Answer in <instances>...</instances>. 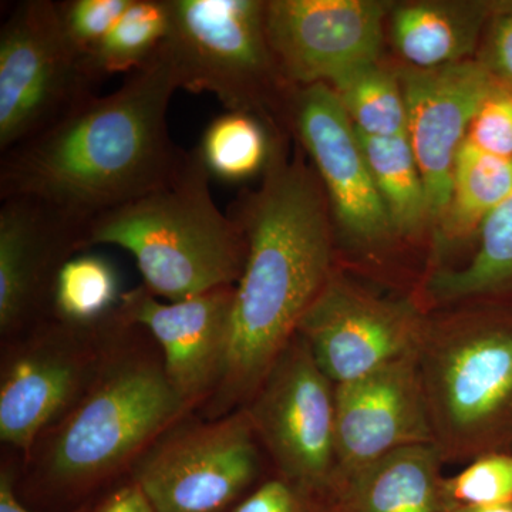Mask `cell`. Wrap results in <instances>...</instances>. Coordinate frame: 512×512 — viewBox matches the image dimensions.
I'll use <instances>...</instances> for the list:
<instances>
[{"label": "cell", "instance_id": "cell-1", "mask_svg": "<svg viewBox=\"0 0 512 512\" xmlns=\"http://www.w3.org/2000/svg\"><path fill=\"white\" fill-rule=\"evenodd\" d=\"M247 239L235 286L227 367L198 412L217 419L252 399L336 268L335 228L318 174L276 146L264 181L228 210Z\"/></svg>", "mask_w": 512, "mask_h": 512}, {"label": "cell", "instance_id": "cell-2", "mask_svg": "<svg viewBox=\"0 0 512 512\" xmlns=\"http://www.w3.org/2000/svg\"><path fill=\"white\" fill-rule=\"evenodd\" d=\"M177 90L164 42L119 89L87 97L55 126L0 154V200L40 198L92 224L170 183L188 157L168 128Z\"/></svg>", "mask_w": 512, "mask_h": 512}, {"label": "cell", "instance_id": "cell-3", "mask_svg": "<svg viewBox=\"0 0 512 512\" xmlns=\"http://www.w3.org/2000/svg\"><path fill=\"white\" fill-rule=\"evenodd\" d=\"M191 416L153 336L130 322L83 396L16 464V493L37 512H73L130 477L140 458Z\"/></svg>", "mask_w": 512, "mask_h": 512}, {"label": "cell", "instance_id": "cell-4", "mask_svg": "<svg viewBox=\"0 0 512 512\" xmlns=\"http://www.w3.org/2000/svg\"><path fill=\"white\" fill-rule=\"evenodd\" d=\"M416 355L444 464L512 451V302L430 311Z\"/></svg>", "mask_w": 512, "mask_h": 512}, {"label": "cell", "instance_id": "cell-5", "mask_svg": "<svg viewBox=\"0 0 512 512\" xmlns=\"http://www.w3.org/2000/svg\"><path fill=\"white\" fill-rule=\"evenodd\" d=\"M211 180L192 148L170 183L96 218L87 245L126 249L136 259L144 288L167 302L237 286L247 239L215 204Z\"/></svg>", "mask_w": 512, "mask_h": 512}, {"label": "cell", "instance_id": "cell-6", "mask_svg": "<svg viewBox=\"0 0 512 512\" xmlns=\"http://www.w3.org/2000/svg\"><path fill=\"white\" fill-rule=\"evenodd\" d=\"M131 320L121 306L99 322L52 318L2 340L0 441L22 458L92 386Z\"/></svg>", "mask_w": 512, "mask_h": 512}, {"label": "cell", "instance_id": "cell-7", "mask_svg": "<svg viewBox=\"0 0 512 512\" xmlns=\"http://www.w3.org/2000/svg\"><path fill=\"white\" fill-rule=\"evenodd\" d=\"M165 46L178 90L211 93L227 111L265 121L286 82L269 46L261 0H167ZM295 89V87H293Z\"/></svg>", "mask_w": 512, "mask_h": 512}, {"label": "cell", "instance_id": "cell-8", "mask_svg": "<svg viewBox=\"0 0 512 512\" xmlns=\"http://www.w3.org/2000/svg\"><path fill=\"white\" fill-rule=\"evenodd\" d=\"M245 407L174 424L140 458L130 477L157 512H229L269 473Z\"/></svg>", "mask_w": 512, "mask_h": 512}, {"label": "cell", "instance_id": "cell-9", "mask_svg": "<svg viewBox=\"0 0 512 512\" xmlns=\"http://www.w3.org/2000/svg\"><path fill=\"white\" fill-rule=\"evenodd\" d=\"M52 0L16 3L0 28V154L39 136L97 86Z\"/></svg>", "mask_w": 512, "mask_h": 512}, {"label": "cell", "instance_id": "cell-10", "mask_svg": "<svg viewBox=\"0 0 512 512\" xmlns=\"http://www.w3.org/2000/svg\"><path fill=\"white\" fill-rule=\"evenodd\" d=\"M244 407L272 473L333 493L336 384L298 333Z\"/></svg>", "mask_w": 512, "mask_h": 512}, {"label": "cell", "instance_id": "cell-11", "mask_svg": "<svg viewBox=\"0 0 512 512\" xmlns=\"http://www.w3.org/2000/svg\"><path fill=\"white\" fill-rule=\"evenodd\" d=\"M427 315L416 296L377 295L336 266L296 333L322 372L342 384L416 352Z\"/></svg>", "mask_w": 512, "mask_h": 512}, {"label": "cell", "instance_id": "cell-12", "mask_svg": "<svg viewBox=\"0 0 512 512\" xmlns=\"http://www.w3.org/2000/svg\"><path fill=\"white\" fill-rule=\"evenodd\" d=\"M293 131L315 165L340 235L357 251L375 255L396 237L377 192L359 137L328 84L293 90L288 109Z\"/></svg>", "mask_w": 512, "mask_h": 512}, {"label": "cell", "instance_id": "cell-13", "mask_svg": "<svg viewBox=\"0 0 512 512\" xmlns=\"http://www.w3.org/2000/svg\"><path fill=\"white\" fill-rule=\"evenodd\" d=\"M377 0H269L265 30L276 63L292 87L332 84L379 59L383 20Z\"/></svg>", "mask_w": 512, "mask_h": 512}, {"label": "cell", "instance_id": "cell-14", "mask_svg": "<svg viewBox=\"0 0 512 512\" xmlns=\"http://www.w3.org/2000/svg\"><path fill=\"white\" fill-rule=\"evenodd\" d=\"M0 339L52 318L57 275L89 248V222L28 195L0 200Z\"/></svg>", "mask_w": 512, "mask_h": 512}, {"label": "cell", "instance_id": "cell-15", "mask_svg": "<svg viewBox=\"0 0 512 512\" xmlns=\"http://www.w3.org/2000/svg\"><path fill=\"white\" fill-rule=\"evenodd\" d=\"M235 286L180 302H163L143 285L123 293L127 318L143 326L163 353L168 380L185 410L197 414L220 386L231 343Z\"/></svg>", "mask_w": 512, "mask_h": 512}, {"label": "cell", "instance_id": "cell-16", "mask_svg": "<svg viewBox=\"0 0 512 512\" xmlns=\"http://www.w3.org/2000/svg\"><path fill=\"white\" fill-rule=\"evenodd\" d=\"M406 101L407 138L419 164L431 220L450 204L458 148L497 82L478 60L436 69L404 67L397 73Z\"/></svg>", "mask_w": 512, "mask_h": 512}, {"label": "cell", "instance_id": "cell-17", "mask_svg": "<svg viewBox=\"0 0 512 512\" xmlns=\"http://www.w3.org/2000/svg\"><path fill=\"white\" fill-rule=\"evenodd\" d=\"M416 352L336 384V480L400 448L434 444Z\"/></svg>", "mask_w": 512, "mask_h": 512}, {"label": "cell", "instance_id": "cell-18", "mask_svg": "<svg viewBox=\"0 0 512 512\" xmlns=\"http://www.w3.org/2000/svg\"><path fill=\"white\" fill-rule=\"evenodd\" d=\"M444 466L434 444L400 448L338 478L333 494L346 512H450Z\"/></svg>", "mask_w": 512, "mask_h": 512}, {"label": "cell", "instance_id": "cell-19", "mask_svg": "<svg viewBox=\"0 0 512 512\" xmlns=\"http://www.w3.org/2000/svg\"><path fill=\"white\" fill-rule=\"evenodd\" d=\"M504 2H413L397 6L392 37L410 67L466 62Z\"/></svg>", "mask_w": 512, "mask_h": 512}, {"label": "cell", "instance_id": "cell-20", "mask_svg": "<svg viewBox=\"0 0 512 512\" xmlns=\"http://www.w3.org/2000/svg\"><path fill=\"white\" fill-rule=\"evenodd\" d=\"M417 298L427 312L468 302H512V191L481 224L470 261L431 274Z\"/></svg>", "mask_w": 512, "mask_h": 512}, {"label": "cell", "instance_id": "cell-21", "mask_svg": "<svg viewBox=\"0 0 512 512\" xmlns=\"http://www.w3.org/2000/svg\"><path fill=\"white\" fill-rule=\"evenodd\" d=\"M512 191V160L485 153L470 141L458 148L450 204L437 234V254L480 231L485 218Z\"/></svg>", "mask_w": 512, "mask_h": 512}, {"label": "cell", "instance_id": "cell-22", "mask_svg": "<svg viewBox=\"0 0 512 512\" xmlns=\"http://www.w3.org/2000/svg\"><path fill=\"white\" fill-rule=\"evenodd\" d=\"M356 133L394 234L396 237L419 234L431 220L429 198L407 134L370 137Z\"/></svg>", "mask_w": 512, "mask_h": 512}, {"label": "cell", "instance_id": "cell-23", "mask_svg": "<svg viewBox=\"0 0 512 512\" xmlns=\"http://www.w3.org/2000/svg\"><path fill=\"white\" fill-rule=\"evenodd\" d=\"M195 148L211 178L241 184L266 173L276 144L264 120L244 111H225L208 124Z\"/></svg>", "mask_w": 512, "mask_h": 512}, {"label": "cell", "instance_id": "cell-24", "mask_svg": "<svg viewBox=\"0 0 512 512\" xmlns=\"http://www.w3.org/2000/svg\"><path fill=\"white\" fill-rule=\"evenodd\" d=\"M170 33L167 0H131L109 35L86 64L97 83L114 74L136 72L163 46Z\"/></svg>", "mask_w": 512, "mask_h": 512}, {"label": "cell", "instance_id": "cell-25", "mask_svg": "<svg viewBox=\"0 0 512 512\" xmlns=\"http://www.w3.org/2000/svg\"><path fill=\"white\" fill-rule=\"evenodd\" d=\"M328 86L360 134L396 137L407 133L406 101L397 73L370 63L350 70Z\"/></svg>", "mask_w": 512, "mask_h": 512}, {"label": "cell", "instance_id": "cell-26", "mask_svg": "<svg viewBox=\"0 0 512 512\" xmlns=\"http://www.w3.org/2000/svg\"><path fill=\"white\" fill-rule=\"evenodd\" d=\"M119 274L99 255L73 256L57 275L52 315L64 322H99L120 306Z\"/></svg>", "mask_w": 512, "mask_h": 512}, {"label": "cell", "instance_id": "cell-27", "mask_svg": "<svg viewBox=\"0 0 512 512\" xmlns=\"http://www.w3.org/2000/svg\"><path fill=\"white\" fill-rule=\"evenodd\" d=\"M444 491L448 503L458 507L512 503V451L476 458L456 476L446 477Z\"/></svg>", "mask_w": 512, "mask_h": 512}, {"label": "cell", "instance_id": "cell-28", "mask_svg": "<svg viewBox=\"0 0 512 512\" xmlns=\"http://www.w3.org/2000/svg\"><path fill=\"white\" fill-rule=\"evenodd\" d=\"M229 512H346L332 491L269 473Z\"/></svg>", "mask_w": 512, "mask_h": 512}, {"label": "cell", "instance_id": "cell-29", "mask_svg": "<svg viewBox=\"0 0 512 512\" xmlns=\"http://www.w3.org/2000/svg\"><path fill=\"white\" fill-rule=\"evenodd\" d=\"M131 0H66L57 2L60 22L74 49L87 59L109 35Z\"/></svg>", "mask_w": 512, "mask_h": 512}, {"label": "cell", "instance_id": "cell-30", "mask_svg": "<svg viewBox=\"0 0 512 512\" xmlns=\"http://www.w3.org/2000/svg\"><path fill=\"white\" fill-rule=\"evenodd\" d=\"M467 140L485 153L512 160V92L497 84L468 128Z\"/></svg>", "mask_w": 512, "mask_h": 512}, {"label": "cell", "instance_id": "cell-31", "mask_svg": "<svg viewBox=\"0 0 512 512\" xmlns=\"http://www.w3.org/2000/svg\"><path fill=\"white\" fill-rule=\"evenodd\" d=\"M478 62L495 82L512 92V2H504L488 23Z\"/></svg>", "mask_w": 512, "mask_h": 512}, {"label": "cell", "instance_id": "cell-32", "mask_svg": "<svg viewBox=\"0 0 512 512\" xmlns=\"http://www.w3.org/2000/svg\"><path fill=\"white\" fill-rule=\"evenodd\" d=\"M84 512H157L140 485L131 477L114 485Z\"/></svg>", "mask_w": 512, "mask_h": 512}, {"label": "cell", "instance_id": "cell-33", "mask_svg": "<svg viewBox=\"0 0 512 512\" xmlns=\"http://www.w3.org/2000/svg\"><path fill=\"white\" fill-rule=\"evenodd\" d=\"M16 464L18 457H8L0 467V512H37L23 504L16 493ZM89 505L73 512H84Z\"/></svg>", "mask_w": 512, "mask_h": 512}, {"label": "cell", "instance_id": "cell-34", "mask_svg": "<svg viewBox=\"0 0 512 512\" xmlns=\"http://www.w3.org/2000/svg\"><path fill=\"white\" fill-rule=\"evenodd\" d=\"M450 512H512V503L488 505V507H458V505H450Z\"/></svg>", "mask_w": 512, "mask_h": 512}]
</instances>
